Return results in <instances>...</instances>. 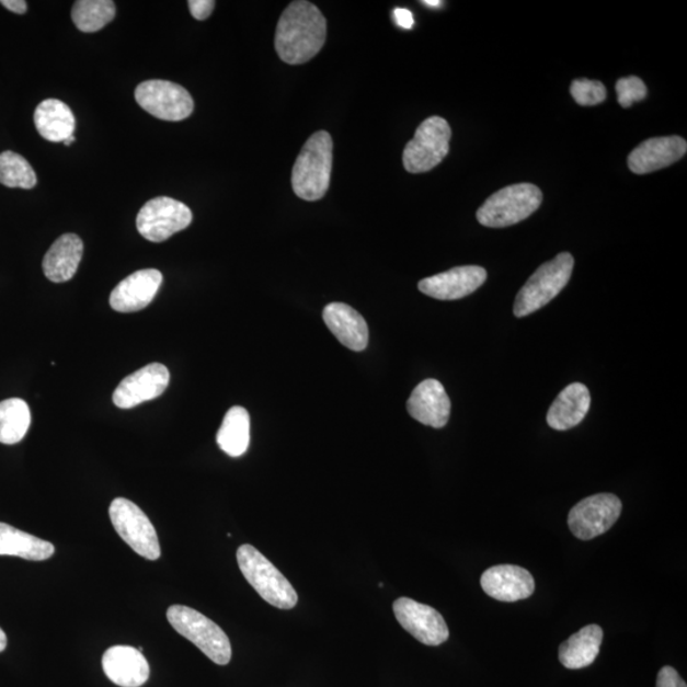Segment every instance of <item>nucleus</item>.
<instances>
[{
  "label": "nucleus",
  "instance_id": "f704fd0d",
  "mask_svg": "<svg viewBox=\"0 0 687 687\" xmlns=\"http://www.w3.org/2000/svg\"><path fill=\"white\" fill-rule=\"evenodd\" d=\"M0 4L7 8V10L18 14H23L27 11V3L23 2V0H2Z\"/></svg>",
  "mask_w": 687,
  "mask_h": 687
},
{
  "label": "nucleus",
  "instance_id": "9d476101",
  "mask_svg": "<svg viewBox=\"0 0 687 687\" xmlns=\"http://www.w3.org/2000/svg\"><path fill=\"white\" fill-rule=\"evenodd\" d=\"M138 105L148 114L165 122L185 121L194 112V100L184 87L153 79L140 83L136 90Z\"/></svg>",
  "mask_w": 687,
  "mask_h": 687
},
{
  "label": "nucleus",
  "instance_id": "dca6fc26",
  "mask_svg": "<svg viewBox=\"0 0 687 687\" xmlns=\"http://www.w3.org/2000/svg\"><path fill=\"white\" fill-rule=\"evenodd\" d=\"M163 276L156 268L138 271L117 284L110 296L113 310L122 313L138 312L151 304L161 288Z\"/></svg>",
  "mask_w": 687,
  "mask_h": 687
},
{
  "label": "nucleus",
  "instance_id": "a878e982",
  "mask_svg": "<svg viewBox=\"0 0 687 687\" xmlns=\"http://www.w3.org/2000/svg\"><path fill=\"white\" fill-rule=\"evenodd\" d=\"M217 444L228 456L247 454L250 446V415L247 409L233 407L228 410L217 434Z\"/></svg>",
  "mask_w": 687,
  "mask_h": 687
},
{
  "label": "nucleus",
  "instance_id": "aec40b11",
  "mask_svg": "<svg viewBox=\"0 0 687 687\" xmlns=\"http://www.w3.org/2000/svg\"><path fill=\"white\" fill-rule=\"evenodd\" d=\"M323 321L347 350L365 351L369 341L368 325L362 314L351 306L330 304L323 310Z\"/></svg>",
  "mask_w": 687,
  "mask_h": 687
},
{
  "label": "nucleus",
  "instance_id": "a211bd4d",
  "mask_svg": "<svg viewBox=\"0 0 687 687\" xmlns=\"http://www.w3.org/2000/svg\"><path fill=\"white\" fill-rule=\"evenodd\" d=\"M686 152L687 144L682 137L651 138L629 154L628 164L631 172L645 175L680 161Z\"/></svg>",
  "mask_w": 687,
  "mask_h": 687
},
{
  "label": "nucleus",
  "instance_id": "c9c22d12",
  "mask_svg": "<svg viewBox=\"0 0 687 687\" xmlns=\"http://www.w3.org/2000/svg\"><path fill=\"white\" fill-rule=\"evenodd\" d=\"M7 649V636L4 630L0 628V652H3Z\"/></svg>",
  "mask_w": 687,
  "mask_h": 687
},
{
  "label": "nucleus",
  "instance_id": "1a4fd4ad",
  "mask_svg": "<svg viewBox=\"0 0 687 687\" xmlns=\"http://www.w3.org/2000/svg\"><path fill=\"white\" fill-rule=\"evenodd\" d=\"M193 222V213L186 204L160 196L149 201L140 209L137 228L146 240L163 242L173 234L184 231Z\"/></svg>",
  "mask_w": 687,
  "mask_h": 687
},
{
  "label": "nucleus",
  "instance_id": "b1692460",
  "mask_svg": "<svg viewBox=\"0 0 687 687\" xmlns=\"http://www.w3.org/2000/svg\"><path fill=\"white\" fill-rule=\"evenodd\" d=\"M604 630L592 623L576 631L571 638L559 646V660L570 669L586 668L597 659L602 650Z\"/></svg>",
  "mask_w": 687,
  "mask_h": 687
},
{
  "label": "nucleus",
  "instance_id": "f03ea898",
  "mask_svg": "<svg viewBox=\"0 0 687 687\" xmlns=\"http://www.w3.org/2000/svg\"><path fill=\"white\" fill-rule=\"evenodd\" d=\"M333 139L318 131L306 141L291 171V187L298 197L318 202L327 195L333 171Z\"/></svg>",
  "mask_w": 687,
  "mask_h": 687
},
{
  "label": "nucleus",
  "instance_id": "39448f33",
  "mask_svg": "<svg viewBox=\"0 0 687 687\" xmlns=\"http://www.w3.org/2000/svg\"><path fill=\"white\" fill-rule=\"evenodd\" d=\"M172 628L197 646L219 666L228 665L232 659L231 642L225 631L199 611L183 605H173L168 610Z\"/></svg>",
  "mask_w": 687,
  "mask_h": 687
},
{
  "label": "nucleus",
  "instance_id": "393cba45",
  "mask_svg": "<svg viewBox=\"0 0 687 687\" xmlns=\"http://www.w3.org/2000/svg\"><path fill=\"white\" fill-rule=\"evenodd\" d=\"M49 541L23 533L13 526L0 523V556L19 557L31 562H44L54 556Z\"/></svg>",
  "mask_w": 687,
  "mask_h": 687
},
{
  "label": "nucleus",
  "instance_id": "bb28decb",
  "mask_svg": "<svg viewBox=\"0 0 687 687\" xmlns=\"http://www.w3.org/2000/svg\"><path fill=\"white\" fill-rule=\"evenodd\" d=\"M31 424L26 401L8 399L0 402V444L15 445L25 438Z\"/></svg>",
  "mask_w": 687,
  "mask_h": 687
},
{
  "label": "nucleus",
  "instance_id": "72a5a7b5",
  "mask_svg": "<svg viewBox=\"0 0 687 687\" xmlns=\"http://www.w3.org/2000/svg\"><path fill=\"white\" fill-rule=\"evenodd\" d=\"M393 20L401 28L410 30L414 26L413 13L407 10V8H397L393 11Z\"/></svg>",
  "mask_w": 687,
  "mask_h": 687
},
{
  "label": "nucleus",
  "instance_id": "5701e85b",
  "mask_svg": "<svg viewBox=\"0 0 687 687\" xmlns=\"http://www.w3.org/2000/svg\"><path fill=\"white\" fill-rule=\"evenodd\" d=\"M34 122L44 139L65 144L75 136L76 117L70 107L60 100H45L36 107Z\"/></svg>",
  "mask_w": 687,
  "mask_h": 687
},
{
  "label": "nucleus",
  "instance_id": "c756f323",
  "mask_svg": "<svg viewBox=\"0 0 687 687\" xmlns=\"http://www.w3.org/2000/svg\"><path fill=\"white\" fill-rule=\"evenodd\" d=\"M571 93L581 106H596L606 100L607 92L605 85L591 79H575L571 85Z\"/></svg>",
  "mask_w": 687,
  "mask_h": 687
},
{
  "label": "nucleus",
  "instance_id": "473e14b6",
  "mask_svg": "<svg viewBox=\"0 0 687 687\" xmlns=\"http://www.w3.org/2000/svg\"><path fill=\"white\" fill-rule=\"evenodd\" d=\"M187 4L193 18L197 21L209 19L216 7V2H213V0H191Z\"/></svg>",
  "mask_w": 687,
  "mask_h": 687
},
{
  "label": "nucleus",
  "instance_id": "412c9836",
  "mask_svg": "<svg viewBox=\"0 0 687 687\" xmlns=\"http://www.w3.org/2000/svg\"><path fill=\"white\" fill-rule=\"evenodd\" d=\"M589 408L591 393L587 386L572 383L552 402L547 416L548 424L556 431H570L583 422Z\"/></svg>",
  "mask_w": 687,
  "mask_h": 687
},
{
  "label": "nucleus",
  "instance_id": "2eb2a0df",
  "mask_svg": "<svg viewBox=\"0 0 687 687\" xmlns=\"http://www.w3.org/2000/svg\"><path fill=\"white\" fill-rule=\"evenodd\" d=\"M481 587L488 596L502 603H516L534 595L535 580L530 572L517 565H495L481 575Z\"/></svg>",
  "mask_w": 687,
  "mask_h": 687
},
{
  "label": "nucleus",
  "instance_id": "cd10ccee",
  "mask_svg": "<svg viewBox=\"0 0 687 687\" xmlns=\"http://www.w3.org/2000/svg\"><path fill=\"white\" fill-rule=\"evenodd\" d=\"M113 0H78L72 10L75 25L82 33L92 34L104 28L115 19Z\"/></svg>",
  "mask_w": 687,
  "mask_h": 687
},
{
  "label": "nucleus",
  "instance_id": "7ed1b4c3",
  "mask_svg": "<svg viewBox=\"0 0 687 687\" xmlns=\"http://www.w3.org/2000/svg\"><path fill=\"white\" fill-rule=\"evenodd\" d=\"M237 563L260 596L267 604L282 610H290L298 603L294 586L268 560L251 545H242L237 550Z\"/></svg>",
  "mask_w": 687,
  "mask_h": 687
},
{
  "label": "nucleus",
  "instance_id": "423d86ee",
  "mask_svg": "<svg viewBox=\"0 0 687 687\" xmlns=\"http://www.w3.org/2000/svg\"><path fill=\"white\" fill-rule=\"evenodd\" d=\"M542 193L533 184H517L502 188L481 205L477 213L480 225L504 228L523 222L540 208Z\"/></svg>",
  "mask_w": 687,
  "mask_h": 687
},
{
  "label": "nucleus",
  "instance_id": "0eeeda50",
  "mask_svg": "<svg viewBox=\"0 0 687 687\" xmlns=\"http://www.w3.org/2000/svg\"><path fill=\"white\" fill-rule=\"evenodd\" d=\"M453 131L444 117L426 118L416 129L402 154V163L410 173H423L437 168L449 152Z\"/></svg>",
  "mask_w": 687,
  "mask_h": 687
},
{
  "label": "nucleus",
  "instance_id": "ddd939ff",
  "mask_svg": "<svg viewBox=\"0 0 687 687\" xmlns=\"http://www.w3.org/2000/svg\"><path fill=\"white\" fill-rule=\"evenodd\" d=\"M170 383L168 367L152 363L124 378L114 392V404L121 409H133L146 401L160 398Z\"/></svg>",
  "mask_w": 687,
  "mask_h": 687
},
{
  "label": "nucleus",
  "instance_id": "c85d7f7f",
  "mask_svg": "<svg viewBox=\"0 0 687 687\" xmlns=\"http://www.w3.org/2000/svg\"><path fill=\"white\" fill-rule=\"evenodd\" d=\"M0 184L7 187L34 188L37 184L36 173L26 158L7 151L0 153Z\"/></svg>",
  "mask_w": 687,
  "mask_h": 687
},
{
  "label": "nucleus",
  "instance_id": "e433bc0d",
  "mask_svg": "<svg viewBox=\"0 0 687 687\" xmlns=\"http://www.w3.org/2000/svg\"><path fill=\"white\" fill-rule=\"evenodd\" d=\"M422 3L428 7H439L442 4L439 0H424Z\"/></svg>",
  "mask_w": 687,
  "mask_h": 687
},
{
  "label": "nucleus",
  "instance_id": "2f4dec72",
  "mask_svg": "<svg viewBox=\"0 0 687 687\" xmlns=\"http://www.w3.org/2000/svg\"><path fill=\"white\" fill-rule=\"evenodd\" d=\"M657 687H687L682 676L674 667L661 668L657 677Z\"/></svg>",
  "mask_w": 687,
  "mask_h": 687
},
{
  "label": "nucleus",
  "instance_id": "6e6552de",
  "mask_svg": "<svg viewBox=\"0 0 687 687\" xmlns=\"http://www.w3.org/2000/svg\"><path fill=\"white\" fill-rule=\"evenodd\" d=\"M108 513L115 531L138 556L148 560L161 558V545L156 528L136 503L116 497L110 505Z\"/></svg>",
  "mask_w": 687,
  "mask_h": 687
},
{
  "label": "nucleus",
  "instance_id": "4468645a",
  "mask_svg": "<svg viewBox=\"0 0 687 687\" xmlns=\"http://www.w3.org/2000/svg\"><path fill=\"white\" fill-rule=\"evenodd\" d=\"M486 276L484 267L458 266L421 280L417 288L425 296L439 299V301H456V299L472 295L483 286Z\"/></svg>",
  "mask_w": 687,
  "mask_h": 687
},
{
  "label": "nucleus",
  "instance_id": "f257e3e1",
  "mask_svg": "<svg viewBox=\"0 0 687 687\" xmlns=\"http://www.w3.org/2000/svg\"><path fill=\"white\" fill-rule=\"evenodd\" d=\"M327 28L318 7L305 0L290 3L276 26L275 50L287 65H305L321 51Z\"/></svg>",
  "mask_w": 687,
  "mask_h": 687
},
{
  "label": "nucleus",
  "instance_id": "4c0bfd02",
  "mask_svg": "<svg viewBox=\"0 0 687 687\" xmlns=\"http://www.w3.org/2000/svg\"><path fill=\"white\" fill-rule=\"evenodd\" d=\"M75 140H76V137H75V136H73V137H70V138H68V139L65 141V145H66V146L73 145V144H75Z\"/></svg>",
  "mask_w": 687,
  "mask_h": 687
},
{
  "label": "nucleus",
  "instance_id": "6ab92c4d",
  "mask_svg": "<svg viewBox=\"0 0 687 687\" xmlns=\"http://www.w3.org/2000/svg\"><path fill=\"white\" fill-rule=\"evenodd\" d=\"M105 675L121 687L144 686L151 675L149 663L137 649L129 645H115L102 657Z\"/></svg>",
  "mask_w": 687,
  "mask_h": 687
},
{
  "label": "nucleus",
  "instance_id": "9b49d317",
  "mask_svg": "<svg viewBox=\"0 0 687 687\" xmlns=\"http://www.w3.org/2000/svg\"><path fill=\"white\" fill-rule=\"evenodd\" d=\"M621 511L618 496L609 493L592 495L574 505L568 516V525L576 539L592 540L609 531Z\"/></svg>",
  "mask_w": 687,
  "mask_h": 687
},
{
  "label": "nucleus",
  "instance_id": "f3484780",
  "mask_svg": "<svg viewBox=\"0 0 687 687\" xmlns=\"http://www.w3.org/2000/svg\"><path fill=\"white\" fill-rule=\"evenodd\" d=\"M407 408L415 421L439 430L449 421L451 400L444 385L437 380H425L415 387Z\"/></svg>",
  "mask_w": 687,
  "mask_h": 687
},
{
  "label": "nucleus",
  "instance_id": "f8f14e48",
  "mask_svg": "<svg viewBox=\"0 0 687 687\" xmlns=\"http://www.w3.org/2000/svg\"><path fill=\"white\" fill-rule=\"evenodd\" d=\"M393 614L400 626L425 645L437 646L449 638L444 616L428 605L401 597L393 603Z\"/></svg>",
  "mask_w": 687,
  "mask_h": 687
},
{
  "label": "nucleus",
  "instance_id": "4be33fe9",
  "mask_svg": "<svg viewBox=\"0 0 687 687\" xmlns=\"http://www.w3.org/2000/svg\"><path fill=\"white\" fill-rule=\"evenodd\" d=\"M83 256V242L75 233L59 237L46 252L44 274L53 283H65L73 278Z\"/></svg>",
  "mask_w": 687,
  "mask_h": 687
},
{
  "label": "nucleus",
  "instance_id": "20e7f679",
  "mask_svg": "<svg viewBox=\"0 0 687 687\" xmlns=\"http://www.w3.org/2000/svg\"><path fill=\"white\" fill-rule=\"evenodd\" d=\"M573 267V256L563 252L537 268L518 291L513 307L516 318H525L550 304L570 283Z\"/></svg>",
  "mask_w": 687,
  "mask_h": 687
},
{
  "label": "nucleus",
  "instance_id": "7c9ffc66",
  "mask_svg": "<svg viewBox=\"0 0 687 687\" xmlns=\"http://www.w3.org/2000/svg\"><path fill=\"white\" fill-rule=\"evenodd\" d=\"M616 93H618L619 104L623 108H629L634 102L644 100L649 91L641 78L627 77L619 79L616 83Z\"/></svg>",
  "mask_w": 687,
  "mask_h": 687
}]
</instances>
